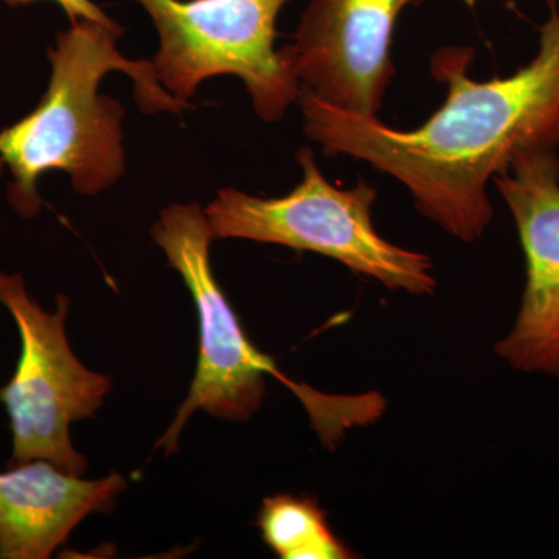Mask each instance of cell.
<instances>
[{"label":"cell","mask_w":559,"mask_h":559,"mask_svg":"<svg viewBox=\"0 0 559 559\" xmlns=\"http://www.w3.org/2000/svg\"><path fill=\"white\" fill-rule=\"evenodd\" d=\"M3 2L9 3V5H27V3L38 2V0H3ZM50 2L60 5L61 9L64 10V13L68 14L70 22L90 20L106 25V27L112 28V31L123 32V27L117 24L112 17L108 16V14H106L97 3L92 2V0H50Z\"/></svg>","instance_id":"11"},{"label":"cell","mask_w":559,"mask_h":559,"mask_svg":"<svg viewBox=\"0 0 559 559\" xmlns=\"http://www.w3.org/2000/svg\"><path fill=\"white\" fill-rule=\"evenodd\" d=\"M124 488L120 474L84 480L47 460L0 473V558H50L84 518L108 511Z\"/></svg>","instance_id":"9"},{"label":"cell","mask_w":559,"mask_h":559,"mask_svg":"<svg viewBox=\"0 0 559 559\" xmlns=\"http://www.w3.org/2000/svg\"><path fill=\"white\" fill-rule=\"evenodd\" d=\"M0 305L20 330L22 352L17 369L0 401L13 430L11 465L47 460L73 476H83L87 460L73 448L70 425L94 417L112 382L80 362L66 337L69 299L57 296L49 314L32 300L20 274L0 271Z\"/></svg>","instance_id":"5"},{"label":"cell","mask_w":559,"mask_h":559,"mask_svg":"<svg viewBox=\"0 0 559 559\" xmlns=\"http://www.w3.org/2000/svg\"><path fill=\"white\" fill-rule=\"evenodd\" d=\"M121 35L95 21L70 22L49 50L51 73L43 100L0 131V164L13 178L9 201L24 218L39 213L38 180L44 173L64 171L83 197L108 190L124 175V109L102 94L106 73H127L139 108L150 116L186 108L160 86L151 60L120 53Z\"/></svg>","instance_id":"2"},{"label":"cell","mask_w":559,"mask_h":559,"mask_svg":"<svg viewBox=\"0 0 559 559\" xmlns=\"http://www.w3.org/2000/svg\"><path fill=\"white\" fill-rule=\"evenodd\" d=\"M151 237L178 271L197 305L200 320V360L189 396L179 407L157 447L171 454L191 415L204 411L212 417L246 421L263 403L264 374H274L290 389L266 355L250 344L237 314L221 290L210 263V245L215 240L205 209L198 202L171 204L162 210Z\"/></svg>","instance_id":"6"},{"label":"cell","mask_w":559,"mask_h":559,"mask_svg":"<svg viewBox=\"0 0 559 559\" xmlns=\"http://www.w3.org/2000/svg\"><path fill=\"white\" fill-rule=\"evenodd\" d=\"M259 527L264 543L280 558H353L352 551L331 532L325 513L310 499L288 495L264 499Z\"/></svg>","instance_id":"10"},{"label":"cell","mask_w":559,"mask_h":559,"mask_svg":"<svg viewBox=\"0 0 559 559\" xmlns=\"http://www.w3.org/2000/svg\"><path fill=\"white\" fill-rule=\"evenodd\" d=\"M297 160L301 180L285 197L219 190L205 207L215 240L235 238L310 250L378 280L385 288L417 296L433 294L437 280L429 257L400 248L374 229L371 210L377 189L366 180L349 189L333 186L305 146Z\"/></svg>","instance_id":"3"},{"label":"cell","mask_w":559,"mask_h":559,"mask_svg":"<svg viewBox=\"0 0 559 559\" xmlns=\"http://www.w3.org/2000/svg\"><path fill=\"white\" fill-rule=\"evenodd\" d=\"M421 0H310L286 46L301 87L336 108L378 116L395 76L392 40Z\"/></svg>","instance_id":"7"},{"label":"cell","mask_w":559,"mask_h":559,"mask_svg":"<svg viewBox=\"0 0 559 559\" xmlns=\"http://www.w3.org/2000/svg\"><path fill=\"white\" fill-rule=\"evenodd\" d=\"M492 186L516 223L527 267L521 310L496 355L511 369L559 378L558 150L520 154Z\"/></svg>","instance_id":"8"},{"label":"cell","mask_w":559,"mask_h":559,"mask_svg":"<svg viewBox=\"0 0 559 559\" xmlns=\"http://www.w3.org/2000/svg\"><path fill=\"white\" fill-rule=\"evenodd\" d=\"M539 27L535 58L509 76H469V47H443L430 72L447 98L425 123L396 130L301 87L304 132L325 156H348L399 180L423 216L463 242L495 216L489 183L528 151L559 148V3Z\"/></svg>","instance_id":"1"},{"label":"cell","mask_w":559,"mask_h":559,"mask_svg":"<svg viewBox=\"0 0 559 559\" xmlns=\"http://www.w3.org/2000/svg\"><path fill=\"white\" fill-rule=\"evenodd\" d=\"M148 13L159 50L157 81L186 108L205 80L240 79L267 123L299 102L301 83L288 49H275L277 20L294 0H135Z\"/></svg>","instance_id":"4"}]
</instances>
